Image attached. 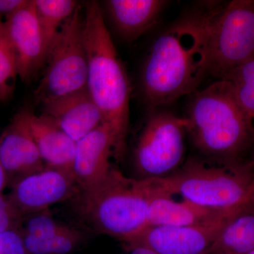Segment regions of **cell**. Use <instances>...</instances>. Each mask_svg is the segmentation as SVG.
<instances>
[{"mask_svg":"<svg viewBox=\"0 0 254 254\" xmlns=\"http://www.w3.org/2000/svg\"><path fill=\"white\" fill-rule=\"evenodd\" d=\"M192 9L162 32L143 63L141 90L150 112L197 91L209 72V27L219 6Z\"/></svg>","mask_w":254,"mask_h":254,"instance_id":"1","label":"cell"},{"mask_svg":"<svg viewBox=\"0 0 254 254\" xmlns=\"http://www.w3.org/2000/svg\"><path fill=\"white\" fill-rule=\"evenodd\" d=\"M83 37L88 59L86 88L113 129L114 156L123 158L129 125L131 86L119 58L98 1H87L83 14Z\"/></svg>","mask_w":254,"mask_h":254,"instance_id":"2","label":"cell"},{"mask_svg":"<svg viewBox=\"0 0 254 254\" xmlns=\"http://www.w3.org/2000/svg\"><path fill=\"white\" fill-rule=\"evenodd\" d=\"M186 118L187 132L205 158L242 163L254 145V124L237 103L230 83L219 79L194 92Z\"/></svg>","mask_w":254,"mask_h":254,"instance_id":"3","label":"cell"},{"mask_svg":"<svg viewBox=\"0 0 254 254\" xmlns=\"http://www.w3.org/2000/svg\"><path fill=\"white\" fill-rule=\"evenodd\" d=\"M161 181V178H128L112 167L98 185L78 192V214L94 231L127 243L146 227L151 200L168 195Z\"/></svg>","mask_w":254,"mask_h":254,"instance_id":"4","label":"cell"},{"mask_svg":"<svg viewBox=\"0 0 254 254\" xmlns=\"http://www.w3.org/2000/svg\"><path fill=\"white\" fill-rule=\"evenodd\" d=\"M168 194L218 211L248 204L254 190L252 162L225 163L191 158L175 173L162 177Z\"/></svg>","mask_w":254,"mask_h":254,"instance_id":"5","label":"cell"},{"mask_svg":"<svg viewBox=\"0 0 254 254\" xmlns=\"http://www.w3.org/2000/svg\"><path fill=\"white\" fill-rule=\"evenodd\" d=\"M46 68L34 98L40 104L84 89L88 59L81 5L65 21L48 51Z\"/></svg>","mask_w":254,"mask_h":254,"instance_id":"6","label":"cell"},{"mask_svg":"<svg viewBox=\"0 0 254 254\" xmlns=\"http://www.w3.org/2000/svg\"><path fill=\"white\" fill-rule=\"evenodd\" d=\"M209 72L219 79L254 58V0L219 6L209 27Z\"/></svg>","mask_w":254,"mask_h":254,"instance_id":"7","label":"cell"},{"mask_svg":"<svg viewBox=\"0 0 254 254\" xmlns=\"http://www.w3.org/2000/svg\"><path fill=\"white\" fill-rule=\"evenodd\" d=\"M187 127L186 117L160 109L150 112L133 150V164L140 179L168 177L180 168Z\"/></svg>","mask_w":254,"mask_h":254,"instance_id":"8","label":"cell"},{"mask_svg":"<svg viewBox=\"0 0 254 254\" xmlns=\"http://www.w3.org/2000/svg\"><path fill=\"white\" fill-rule=\"evenodd\" d=\"M238 209L199 225L146 227L125 245L144 246L159 254H206Z\"/></svg>","mask_w":254,"mask_h":254,"instance_id":"9","label":"cell"},{"mask_svg":"<svg viewBox=\"0 0 254 254\" xmlns=\"http://www.w3.org/2000/svg\"><path fill=\"white\" fill-rule=\"evenodd\" d=\"M11 187L8 200L23 218L45 211L50 205L76 197L79 192L72 173L48 168Z\"/></svg>","mask_w":254,"mask_h":254,"instance_id":"10","label":"cell"},{"mask_svg":"<svg viewBox=\"0 0 254 254\" xmlns=\"http://www.w3.org/2000/svg\"><path fill=\"white\" fill-rule=\"evenodd\" d=\"M5 30L14 51L18 77L30 83L46 65L47 53L34 1L28 0L4 21Z\"/></svg>","mask_w":254,"mask_h":254,"instance_id":"11","label":"cell"},{"mask_svg":"<svg viewBox=\"0 0 254 254\" xmlns=\"http://www.w3.org/2000/svg\"><path fill=\"white\" fill-rule=\"evenodd\" d=\"M28 111L16 114L0 134V162L11 186L46 168L30 130Z\"/></svg>","mask_w":254,"mask_h":254,"instance_id":"12","label":"cell"},{"mask_svg":"<svg viewBox=\"0 0 254 254\" xmlns=\"http://www.w3.org/2000/svg\"><path fill=\"white\" fill-rule=\"evenodd\" d=\"M115 145V135L108 123H103L76 142L72 173L79 191L93 188L108 176Z\"/></svg>","mask_w":254,"mask_h":254,"instance_id":"13","label":"cell"},{"mask_svg":"<svg viewBox=\"0 0 254 254\" xmlns=\"http://www.w3.org/2000/svg\"><path fill=\"white\" fill-rule=\"evenodd\" d=\"M41 105L43 115L51 118L76 142L105 123L87 88Z\"/></svg>","mask_w":254,"mask_h":254,"instance_id":"14","label":"cell"},{"mask_svg":"<svg viewBox=\"0 0 254 254\" xmlns=\"http://www.w3.org/2000/svg\"><path fill=\"white\" fill-rule=\"evenodd\" d=\"M105 12L120 38L133 41L158 22L168 1L163 0H108Z\"/></svg>","mask_w":254,"mask_h":254,"instance_id":"15","label":"cell"},{"mask_svg":"<svg viewBox=\"0 0 254 254\" xmlns=\"http://www.w3.org/2000/svg\"><path fill=\"white\" fill-rule=\"evenodd\" d=\"M28 122L46 168L72 173L76 142L46 115L38 116L28 110Z\"/></svg>","mask_w":254,"mask_h":254,"instance_id":"16","label":"cell"},{"mask_svg":"<svg viewBox=\"0 0 254 254\" xmlns=\"http://www.w3.org/2000/svg\"><path fill=\"white\" fill-rule=\"evenodd\" d=\"M227 212L204 208L184 198L177 201L170 195H160L150 201L145 228L199 225L216 220Z\"/></svg>","mask_w":254,"mask_h":254,"instance_id":"17","label":"cell"},{"mask_svg":"<svg viewBox=\"0 0 254 254\" xmlns=\"http://www.w3.org/2000/svg\"><path fill=\"white\" fill-rule=\"evenodd\" d=\"M254 250V210L248 204L233 213L206 254H244Z\"/></svg>","mask_w":254,"mask_h":254,"instance_id":"18","label":"cell"},{"mask_svg":"<svg viewBox=\"0 0 254 254\" xmlns=\"http://www.w3.org/2000/svg\"><path fill=\"white\" fill-rule=\"evenodd\" d=\"M34 4L48 55L62 26L79 4L73 0H34Z\"/></svg>","mask_w":254,"mask_h":254,"instance_id":"19","label":"cell"},{"mask_svg":"<svg viewBox=\"0 0 254 254\" xmlns=\"http://www.w3.org/2000/svg\"><path fill=\"white\" fill-rule=\"evenodd\" d=\"M21 236L28 254H67L73 252L83 240L81 232L70 227L45 237H34L23 234Z\"/></svg>","mask_w":254,"mask_h":254,"instance_id":"20","label":"cell"},{"mask_svg":"<svg viewBox=\"0 0 254 254\" xmlns=\"http://www.w3.org/2000/svg\"><path fill=\"white\" fill-rule=\"evenodd\" d=\"M222 79L230 83L237 103L254 124V58L232 70Z\"/></svg>","mask_w":254,"mask_h":254,"instance_id":"21","label":"cell"},{"mask_svg":"<svg viewBox=\"0 0 254 254\" xmlns=\"http://www.w3.org/2000/svg\"><path fill=\"white\" fill-rule=\"evenodd\" d=\"M17 77L14 51L5 30L4 21L0 18V103L11 99Z\"/></svg>","mask_w":254,"mask_h":254,"instance_id":"22","label":"cell"},{"mask_svg":"<svg viewBox=\"0 0 254 254\" xmlns=\"http://www.w3.org/2000/svg\"><path fill=\"white\" fill-rule=\"evenodd\" d=\"M26 218L23 232L21 233L29 236L42 237L54 235L68 227L58 223L49 214L44 213V211L33 214Z\"/></svg>","mask_w":254,"mask_h":254,"instance_id":"23","label":"cell"},{"mask_svg":"<svg viewBox=\"0 0 254 254\" xmlns=\"http://www.w3.org/2000/svg\"><path fill=\"white\" fill-rule=\"evenodd\" d=\"M23 218L8 198L0 193V234L9 230H18Z\"/></svg>","mask_w":254,"mask_h":254,"instance_id":"24","label":"cell"},{"mask_svg":"<svg viewBox=\"0 0 254 254\" xmlns=\"http://www.w3.org/2000/svg\"><path fill=\"white\" fill-rule=\"evenodd\" d=\"M0 254H28L21 232L9 230L0 234Z\"/></svg>","mask_w":254,"mask_h":254,"instance_id":"25","label":"cell"},{"mask_svg":"<svg viewBox=\"0 0 254 254\" xmlns=\"http://www.w3.org/2000/svg\"><path fill=\"white\" fill-rule=\"evenodd\" d=\"M28 0H0V18H7L22 6L27 4Z\"/></svg>","mask_w":254,"mask_h":254,"instance_id":"26","label":"cell"},{"mask_svg":"<svg viewBox=\"0 0 254 254\" xmlns=\"http://www.w3.org/2000/svg\"><path fill=\"white\" fill-rule=\"evenodd\" d=\"M126 254H159L148 247L142 245H125Z\"/></svg>","mask_w":254,"mask_h":254,"instance_id":"27","label":"cell"},{"mask_svg":"<svg viewBox=\"0 0 254 254\" xmlns=\"http://www.w3.org/2000/svg\"><path fill=\"white\" fill-rule=\"evenodd\" d=\"M8 184L7 177L5 173L2 165L0 162V193L4 190V187Z\"/></svg>","mask_w":254,"mask_h":254,"instance_id":"28","label":"cell"},{"mask_svg":"<svg viewBox=\"0 0 254 254\" xmlns=\"http://www.w3.org/2000/svg\"><path fill=\"white\" fill-rule=\"evenodd\" d=\"M249 205H250L251 208H253L254 210V190L253 193H252V196H251Z\"/></svg>","mask_w":254,"mask_h":254,"instance_id":"29","label":"cell"},{"mask_svg":"<svg viewBox=\"0 0 254 254\" xmlns=\"http://www.w3.org/2000/svg\"><path fill=\"white\" fill-rule=\"evenodd\" d=\"M244 254H254V250L251 251L250 252H247V253Z\"/></svg>","mask_w":254,"mask_h":254,"instance_id":"30","label":"cell"},{"mask_svg":"<svg viewBox=\"0 0 254 254\" xmlns=\"http://www.w3.org/2000/svg\"><path fill=\"white\" fill-rule=\"evenodd\" d=\"M251 162H252V163L253 164V165L254 167V158L253 160H252V161H251Z\"/></svg>","mask_w":254,"mask_h":254,"instance_id":"31","label":"cell"}]
</instances>
